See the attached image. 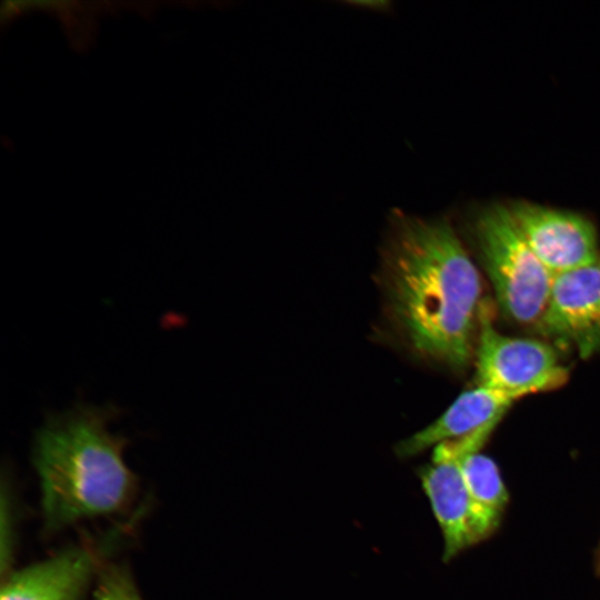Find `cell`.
I'll use <instances>...</instances> for the list:
<instances>
[{
  "label": "cell",
  "mask_w": 600,
  "mask_h": 600,
  "mask_svg": "<svg viewBox=\"0 0 600 600\" xmlns=\"http://www.w3.org/2000/svg\"><path fill=\"white\" fill-rule=\"evenodd\" d=\"M508 208L530 249L553 276L600 259L597 229L587 217L527 201Z\"/></svg>",
  "instance_id": "cell-7"
},
{
  "label": "cell",
  "mask_w": 600,
  "mask_h": 600,
  "mask_svg": "<svg viewBox=\"0 0 600 600\" xmlns=\"http://www.w3.org/2000/svg\"><path fill=\"white\" fill-rule=\"evenodd\" d=\"M93 600H142L130 572L122 566L104 564L101 569Z\"/></svg>",
  "instance_id": "cell-11"
},
{
  "label": "cell",
  "mask_w": 600,
  "mask_h": 600,
  "mask_svg": "<svg viewBox=\"0 0 600 600\" xmlns=\"http://www.w3.org/2000/svg\"><path fill=\"white\" fill-rule=\"evenodd\" d=\"M381 284L389 319L412 353L454 370L469 364L483 303L482 284L446 217L391 211Z\"/></svg>",
  "instance_id": "cell-1"
},
{
  "label": "cell",
  "mask_w": 600,
  "mask_h": 600,
  "mask_svg": "<svg viewBox=\"0 0 600 600\" xmlns=\"http://www.w3.org/2000/svg\"><path fill=\"white\" fill-rule=\"evenodd\" d=\"M1 572L4 574L11 562L12 540H11V522L10 509L6 504V499L2 496L1 507Z\"/></svg>",
  "instance_id": "cell-12"
},
{
  "label": "cell",
  "mask_w": 600,
  "mask_h": 600,
  "mask_svg": "<svg viewBox=\"0 0 600 600\" xmlns=\"http://www.w3.org/2000/svg\"><path fill=\"white\" fill-rule=\"evenodd\" d=\"M110 541L73 543L8 574L1 600H80L104 567Z\"/></svg>",
  "instance_id": "cell-8"
},
{
  "label": "cell",
  "mask_w": 600,
  "mask_h": 600,
  "mask_svg": "<svg viewBox=\"0 0 600 600\" xmlns=\"http://www.w3.org/2000/svg\"><path fill=\"white\" fill-rule=\"evenodd\" d=\"M538 332L572 347L581 359L600 352V259L553 276Z\"/></svg>",
  "instance_id": "cell-6"
},
{
  "label": "cell",
  "mask_w": 600,
  "mask_h": 600,
  "mask_svg": "<svg viewBox=\"0 0 600 600\" xmlns=\"http://www.w3.org/2000/svg\"><path fill=\"white\" fill-rule=\"evenodd\" d=\"M474 364L476 386L524 397L556 389L568 379V370L551 344L502 334L494 328L486 302L479 317Z\"/></svg>",
  "instance_id": "cell-5"
},
{
  "label": "cell",
  "mask_w": 600,
  "mask_h": 600,
  "mask_svg": "<svg viewBox=\"0 0 600 600\" xmlns=\"http://www.w3.org/2000/svg\"><path fill=\"white\" fill-rule=\"evenodd\" d=\"M117 413L113 406L79 403L50 414L38 430L32 461L47 531L119 512L132 501L137 479L123 459L127 439L108 429Z\"/></svg>",
  "instance_id": "cell-2"
},
{
  "label": "cell",
  "mask_w": 600,
  "mask_h": 600,
  "mask_svg": "<svg viewBox=\"0 0 600 600\" xmlns=\"http://www.w3.org/2000/svg\"><path fill=\"white\" fill-rule=\"evenodd\" d=\"M499 422L438 443L430 462L419 469L422 489L442 533L443 561L488 539L466 484L463 462L469 454L481 451Z\"/></svg>",
  "instance_id": "cell-4"
},
{
  "label": "cell",
  "mask_w": 600,
  "mask_h": 600,
  "mask_svg": "<svg viewBox=\"0 0 600 600\" xmlns=\"http://www.w3.org/2000/svg\"><path fill=\"white\" fill-rule=\"evenodd\" d=\"M471 232L501 312L519 324L536 326L547 306L553 274L528 246L508 206L481 209Z\"/></svg>",
  "instance_id": "cell-3"
},
{
  "label": "cell",
  "mask_w": 600,
  "mask_h": 600,
  "mask_svg": "<svg viewBox=\"0 0 600 600\" xmlns=\"http://www.w3.org/2000/svg\"><path fill=\"white\" fill-rule=\"evenodd\" d=\"M523 397L474 384L462 392L432 423L401 440L394 451L400 458H410L442 441L468 436L501 420L507 410Z\"/></svg>",
  "instance_id": "cell-9"
},
{
  "label": "cell",
  "mask_w": 600,
  "mask_h": 600,
  "mask_svg": "<svg viewBox=\"0 0 600 600\" xmlns=\"http://www.w3.org/2000/svg\"><path fill=\"white\" fill-rule=\"evenodd\" d=\"M466 484L480 521L489 538L496 532L509 503V492L496 461L481 451L463 462Z\"/></svg>",
  "instance_id": "cell-10"
}]
</instances>
